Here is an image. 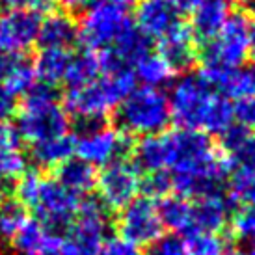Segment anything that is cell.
<instances>
[{
    "label": "cell",
    "mask_w": 255,
    "mask_h": 255,
    "mask_svg": "<svg viewBox=\"0 0 255 255\" xmlns=\"http://www.w3.org/2000/svg\"><path fill=\"white\" fill-rule=\"evenodd\" d=\"M231 13V0H205L192 13L190 28L196 36V41L203 45L213 41Z\"/></svg>",
    "instance_id": "17"
},
{
    "label": "cell",
    "mask_w": 255,
    "mask_h": 255,
    "mask_svg": "<svg viewBox=\"0 0 255 255\" xmlns=\"http://www.w3.org/2000/svg\"><path fill=\"white\" fill-rule=\"evenodd\" d=\"M41 24L39 9H9L0 13V50L19 56L37 43Z\"/></svg>",
    "instance_id": "12"
},
{
    "label": "cell",
    "mask_w": 255,
    "mask_h": 255,
    "mask_svg": "<svg viewBox=\"0 0 255 255\" xmlns=\"http://www.w3.org/2000/svg\"><path fill=\"white\" fill-rule=\"evenodd\" d=\"M136 88V77L132 67H121L103 73L95 82L67 88L64 93V110L78 123L84 121H105L114 108Z\"/></svg>",
    "instance_id": "3"
},
{
    "label": "cell",
    "mask_w": 255,
    "mask_h": 255,
    "mask_svg": "<svg viewBox=\"0 0 255 255\" xmlns=\"http://www.w3.org/2000/svg\"><path fill=\"white\" fill-rule=\"evenodd\" d=\"M15 58H17L15 54H7V52L0 50V82H2V78L6 77V73L9 71V67H11Z\"/></svg>",
    "instance_id": "41"
},
{
    "label": "cell",
    "mask_w": 255,
    "mask_h": 255,
    "mask_svg": "<svg viewBox=\"0 0 255 255\" xmlns=\"http://www.w3.org/2000/svg\"><path fill=\"white\" fill-rule=\"evenodd\" d=\"M156 213L162 227L171 233L190 235L192 229V201L179 194H168L156 203Z\"/></svg>",
    "instance_id": "19"
},
{
    "label": "cell",
    "mask_w": 255,
    "mask_h": 255,
    "mask_svg": "<svg viewBox=\"0 0 255 255\" xmlns=\"http://www.w3.org/2000/svg\"><path fill=\"white\" fill-rule=\"evenodd\" d=\"M26 171V158L21 149L0 147V183L15 184Z\"/></svg>",
    "instance_id": "31"
},
{
    "label": "cell",
    "mask_w": 255,
    "mask_h": 255,
    "mask_svg": "<svg viewBox=\"0 0 255 255\" xmlns=\"http://www.w3.org/2000/svg\"><path fill=\"white\" fill-rule=\"evenodd\" d=\"M229 226L239 241H255V207H241L231 214Z\"/></svg>",
    "instance_id": "32"
},
{
    "label": "cell",
    "mask_w": 255,
    "mask_h": 255,
    "mask_svg": "<svg viewBox=\"0 0 255 255\" xmlns=\"http://www.w3.org/2000/svg\"><path fill=\"white\" fill-rule=\"evenodd\" d=\"M140 184L142 175L138 166L127 158H118L97 173L95 188L99 192V201L108 211H121L138 198Z\"/></svg>",
    "instance_id": "10"
},
{
    "label": "cell",
    "mask_w": 255,
    "mask_h": 255,
    "mask_svg": "<svg viewBox=\"0 0 255 255\" xmlns=\"http://www.w3.org/2000/svg\"><path fill=\"white\" fill-rule=\"evenodd\" d=\"M233 118L237 125L248 128V130H255V95L235 101Z\"/></svg>",
    "instance_id": "34"
},
{
    "label": "cell",
    "mask_w": 255,
    "mask_h": 255,
    "mask_svg": "<svg viewBox=\"0 0 255 255\" xmlns=\"http://www.w3.org/2000/svg\"><path fill=\"white\" fill-rule=\"evenodd\" d=\"M75 155V142L69 134L49 138L43 142L32 143L30 156L39 168H58Z\"/></svg>",
    "instance_id": "22"
},
{
    "label": "cell",
    "mask_w": 255,
    "mask_h": 255,
    "mask_svg": "<svg viewBox=\"0 0 255 255\" xmlns=\"http://www.w3.org/2000/svg\"><path fill=\"white\" fill-rule=\"evenodd\" d=\"M171 0H138L134 6V26L147 39H162L181 19Z\"/></svg>",
    "instance_id": "13"
},
{
    "label": "cell",
    "mask_w": 255,
    "mask_h": 255,
    "mask_svg": "<svg viewBox=\"0 0 255 255\" xmlns=\"http://www.w3.org/2000/svg\"><path fill=\"white\" fill-rule=\"evenodd\" d=\"M77 24L78 41L84 45V49L101 52L110 49L134 21L128 15L127 7L110 4L107 0H92L82 9Z\"/></svg>",
    "instance_id": "7"
},
{
    "label": "cell",
    "mask_w": 255,
    "mask_h": 255,
    "mask_svg": "<svg viewBox=\"0 0 255 255\" xmlns=\"http://www.w3.org/2000/svg\"><path fill=\"white\" fill-rule=\"evenodd\" d=\"M101 75H103V65H101L99 52L84 49L77 54H71L64 82L69 88H80V86L95 82Z\"/></svg>",
    "instance_id": "24"
},
{
    "label": "cell",
    "mask_w": 255,
    "mask_h": 255,
    "mask_svg": "<svg viewBox=\"0 0 255 255\" xmlns=\"http://www.w3.org/2000/svg\"><path fill=\"white\" fill-rule=\"evenodd\" d=\"M54 179L69 192L77 194L78 198L84 196L88 192H92L97 183V171L93 166L80 158H69L64 164H60L54 168Z\"/></svg>",
    "instance_id": "20"
},
{
    "label": "cell",
    "mask_w": 255,
    "mask_h": 255,
    "mask_svg": "<svg viewBox=\"0 0 255 255\" xmlns=\"http://www.w3.org/2000/svg\"><path fill=\"white\" fill-rule=\"evenodd\" d=\"M41 2H43V6H49L50 2H54V0H41Z\"/></svg>",
    "instance_id": "48"
},
{
    "label": "cell",
    "mask_w": 255,
    "mask_h": 255,
    "mask_svg": "<svg viewBox=\"0 0 255 255\" xmlns=\"http://www.w3.org/2000/svg\"><path fill=\"white\" fill-rule=\"evenodd\" d=\"M110 211L99 198L80 199L78 213L71 227L62 239L64 255H95L101 244L107 241L110 229Z\"/></svg>",
    "instance_id": "9"
},
{
    "label": "cell",
    "mask_w": 255,
    "mask_h": 255,
    "mask_svg": "<svg viewBox=\"0 0 255 255\" xmlns=\"http://www.w3.org/2000/svg\"><path fill=\"white\" fill-rule=\"evenodd\" d=\"M2 84L6 86L15 97L26 95V93L37 84V77L34 71V64L22 56H17L13 64L6 73V77L2 78Z\"/></svg>",
    "instance_id": "28"
},
{
    "label": "cell",
    "mask_w": 255,
    "mask_h": 255,
    "mask_svg": "<svg viewBox=\"0 0 255 255\" xmlns=\"http://www.w3.org/2000/svg\"><path fill=\"white\" fill-rule=\"evenodd\" d=\"M28 220L26 209L15 198H7L0 201V241L11 242L17 231Z\"/></svg>",
    "instance_id": "29"
},
{
    "label": "cell",
    "mask_w": 255,
    "mask_h": 255,
    "mask_svg": "<svg viewBox=\"0 0 255 255\" xmlns=\"http://www.w3.org/2000/svg\"><path fill=\"white\" fill-rule=\"evenodd\" d=\"M241 4L244 6V9H246V11H250V13H255V0H241Z\"/></svg>",
    "instance_id": "46"
},
{
    "label": "cell",
    "mask_w": 255,
    "mask_h": 255,
    "mask_svg": "<svg viewBox=\"0 0 255 255\" xmlns=\"http://www.w3.org/2000/svg\"><path fill=\"white\" fill-rule=\"evenodd\" d=\"M116 227L123 241L132 246H151L162 237V224L156 213V203L149 198H136L120 211Z\"/></svg>",
    "instance_id": "11"
},
{
    "label": "cell",
    "mask_w": 255,
    "mask_h": 255,
    "mask_svg": "<svg viewBox=\"0 0 255 255\" xmlns=\"http://www.w3.org/2000/svg\"><path fill=\"white\" fill-rule=\"evenodd\" d=\"M171 120L184 130L222 136L235 123L233 105L213 88L199 71H186L168 93Z\"/></svg>",
    "instance_id": "1"
},
{
    "label": "cell",
    "mask_w": 255,
    "mask_h": 255,
    "mask_svg": "<svg viewBox=\"0 0 255 255\" xmlns=\"http://www.w3.org/2000/svg\"><path fill=\"white\" fill-rule=\"evenodd\" d=\"M60 2L67 11H77V9H84L92 0H60Z\"/></svg>",
    "instance_id": "43"
},
{
    "label": "cell",
    "mask_w": 255,
    "mask_h": 255,
    "mask_svg": "<svg viewBox=\"0 0 255 255\" xmlns=\"http://www.w3.org/2000/svg\"><path fill=\"white\" fill-rule=\"evenodd\" d=\"M179 13H194L205 0H171Z\"/></svg>",
    "instance_id": "40"
},
{
    "label": "cell",
    "mask_w": 255,
    "mask_h": 255,
    "mask_svg": "<svg viewBox=\"0 0 255 255\" xmlns=\"http://www.w3.org/2000/svg\"><path fill=\"white\" fill-rule=\"evenodd\" d=\"M233 203L226 194H211L192 201V233L220 235L229 226L233 214Z\"/></svg>",
    "instance_id": "14"
},
{
    "label": "cell",
    "mask_w": 255,
    "mask_h": 255,
    "mask_svg": "<svg viewBox=\"0 0 255 255\" xmlns=\"http://www.w3.org/2000/svg\"><path fill=\"white\" fill-rule=\"evenodd\" d=\"M227 242L214 233H192L186 235L184 255H224Z\"/></svg>",
    "instance_id": "30"
},
{
    "label": "cell",
    "mask_w": 255,
    "mask_h": 255,
    "mask_svg": "<svg viewBox=\"0 0 255 255\" xmlns=\"http://www.w3.org/2000/svg\"><path fill=\"white\" fill-rule=\"evenodd\" d=\"M21 143L22 140L15 125L7 123V121H0V147L21 149Z\"/></svg>",
    "instance_id": "38"
},
{
    "label": "cell",
    "mask_w": 255,
    "mask_h": 255,
    "mask_svg": "<svg viewBox=\"0 0 255 255\" xmlns=\"http://www.w3.org/2000/svg\"><path fill=\"white\" fill-rule=\"evenodd\" d=\"M227 198L241 207H255V171L239 168L227 177Z\"/></svg>",
    "instance_id": "27"
},
{
    "label": "cell",
    "mask_w": 255,
    "mask_h": 255,
    "mask_svg": "<svg viewBox=\"0 0 255 255\" xmlns=\"http://www.w3.org/2000/svg\"><path fill=\"white\" fill-rule=\"evenodd\" d=\"M248 45H250V56L254 58V62H255V19H254V21H250Z\"/></svg>",
    "instance_id": "44"
},
{
    "label": "cell",
    "mask_w": 255,
    "mask_h": 255,
    "mask_svg": "<svg viewBox=\"0 0 255 255\" xmlns=\"http://www.w3.org/2000/svg\"><path fill=\"white\" fill-rule=\"evenodd\" d=\"M58 235H52L34 218H28L24 226L11 239V248L17 255H36L47 248Z\"/></svg>",
    "instance_id": "25"
},
{
    "label": "cell",
    "mask_w": 255,
    "mask_h": 255,
    "mask_svg": "<svg viewBox=\"0 0 255 255\" xmlns=\"http://www.w3.org/2000/svg\"><path fill=\"white\" fill-rule=\"evenodd\" d=\"M107 2H110V4H116V6H121V7H127V9L134 4V0H107Z\"/></svg>",
    "instance_id": "45"
},
{
    "label": "cell",
    "mask_w": 255,
    "mask_h": 255,
    "mask_svg": "<svg viewBox=\"0 0 255 255\" xmlns=\"http://www.w3.org/2000/svg\"><path fill=\"white\" fill-rule=\"evenodd\" d=\"M190 24L179 21L158 43V52L162 54L175 73H186L198 62V45Z\"/></svg>",
    "instance_id": "15"
},
{
    "label": "cell",
    "mask_w": 255,
    "mask_h": 255,
    "mask_svg": "<svg viewBox=\"0 0 255 255\" xmlns=\"http://www.w3.org/2000/svg\"><path fill=\"white\" fill-rule=\"evenodd\" d=\"M7 9H39L43 6L41 0H0Z\"/></svg>",
    "instance_id": "39"
},
{
    "label": "cell",
    "mask_w": 255,
    "mask_h": 255,
    "mask_svg": "<svg viewBox=\"0 0 255 255\" xmlns=\"http://www.w3.org/2000/svg\"><path fill=\"white\" fill-rule=\"evenodd\" d=\"M229 160L233 162V166L237 164L239 168L255 171V134H250V138L244 142V145L233 156H229Z\"/></svg>",
    "instance_id": "36"
},
{
    "label": "cell",
    "mask_w": 255,
    "mask_h": 255,
    "mask_svg": "<svg viewBox=\"0 0 255 255\" xmlns=\"http://www.w3.org/2000/svg\"><path fill=\"white\" fill-rule=\"evenodd\" d=\"M60 242H62V237H56L47 248H43L41 252L36 255H64V252H62V244H60Z\"/></svg>",
    "instance_id": "42"
},
{
    "label": "cell",
    "mask_w": 255,
    "mask_h": 255,
    "mask_svg": "<svg viewBox=\"0 0 255 255\" xmlns=\"http://www.w3.org/2000/svg\"><path fill=\"white\" fill-rule=\"evenodd\" d=\"M95 255H140L138 248L130 242L123 241L121 237H108L107 241L101 244Z\"/></svg>",
    "instance_id": "35"
},
{
    "label": "cell",
    "mask_w": 255,
    "mask_h": 255,
    "mask_svg": "<svg viewBox=\"0 0 255 255\" xmlns=\"http://www.w3.org/2000/svg\"><path fill=\"white\" fill-rule=\"evenodd\" d=\"M170 101L160 88L138 86L128 93L116 110V123L127 136L160 134L170 125Z\"/></svg>",
    "instance_id": "6"
},
{
    "label": "cell",
    "mask_w": 255,
    "mask_h": 255,
    "mask_svg": "<svg viewBox=\"0 0 255 255\" xmlns=\"http://www.w3.org/2000/svg\"><path fill=\"white\" fill-rule=\"evenodd\" d=\"M17 112V97L0 82V121H7Z\"/></svg>",
    "instance_id": "37"
},
{
    "label": "cell",
    "mask_w": 255,
    "mask_h": 255,
    "mask_svg": "<svg viewBox=\"0 0 255 255\" xmlns=\"http://www.w3.org/2000/svg\"><path fill=\"white\" fill-rule=\"evenodd\" d=\"M132 71H134L136 80H140L142 86L160 88V90L170 84L175 77V71L168 64V60L160 52H151V50L132 65Z\"/></svg>",
    "instance_id": "23"
},
{
    "label": "cell",
    "mask_w": 255,
    "mask_h": 255,
    "mask_svg": "<svg viewBox=\"0 0 255 255\" xmlns=\"http://www.w3.org/2000/svg\"><path fill=\"white\" fill-rule=\"evenodd\" d=\"M134 164L140 171H168L170 168V132L143 136L132 147Z\"/></svg>",
    "instance_id": "18"
},
{
    "label": "cell",
    "mask_w": 255,
    "mask_h": 255,
    "mask_svg": "<svg viewBox=\"0 0 255 255\" xmlns=\"http://www.w3.org/2000/svg\"><path fill=\"white\" fill-rule=\"evenodd\" d=\"M15 114V128L21 140L28 143L64 136L69 130V116L62 107L56 90L50 86H34L24 95L21 107Z\"/></svg>",
    "instance_id": "4"
},
{
    "label": "cell",
    "mask_w": 255,
    "mask_h": 255,
    "mask_svg": "<svg viewBox=\"0 0 255 255\" xmlns=\"http://www.w3.org/2000/svg\"><path fill=\"white\" fill-rule=\"evenodd\" d=\"M224 255H244V254H242L241 250H227Z\"/></svg>",
    "instance_id": "47"
},
{
    "label": "cell",
    "mask_w": 255,
    "mask_h": 255,
    "mask_svg": "<svg viewBox=\"0 0 255 255\" xmlns=\"http://www.w3.org/2000/svg\"><path fill=\"white\" fill-rule=\"evenodd\" d=\"M250 255H255V250H254V252H252V254H250Z\"/></svg>",
    "instance_id": "49"
},
{
    "label": "cell",
    "mask_w": 255,
    "mask_h": 255,
    "mask_svg": "<svg viewBox=\"0 0 255 255\" xmlns=\"http://www.w3.org/2000/svg\"><path fill=\"white\" fill-rule=\"evenodd\" d=\"M171 177L168 171H153V173H147L145 177L142 179V184H140V192H143L145 196L143 198L149 199H162L164 196L171 194Z\"/></svg>",
    "instance_id": "33"
},
{
    "label": "cell",
    "mask_w": 255,
    "mask_h": 255,
    "mask_svg": "<svg viewBox=\"0 0 255 255\" xmlns=\"http://www.w3.org/2000/svg\"><path fill=\"white\" fill-rule=\"evenodd\" d=\"M250 17L246 11H233L226 21L224 28L211 43L205 45L201 54V77L216 88L218 80L227 71L239 69L248 62Z\"/></svg>",
    "instance_id": "5"
},
{
    "label": "cell",
    "mask_w": 255,
    "mask_h": 255,
    "mask_svg": "<svg viewBox=\"0 0 255 255\" xmlns=\"http://www.w3.org/2000/svg\"><path fill=\"white\" fill-rule=\"evenodd\" d=\"M224 97L227 99H244V97H254L255 95V62L254 64H244L239 69L227 71L216 84Z\"/></svg>",
    "instance_id": "26"
},
{
    "label": "cell",
    "mask_w": 255,
    "mask_h": 255,
    "mask_svg": "<svg viewBox=\"0 0 255 255\" xmlns=\"http://www.w3.org/2000/svg\"><path fill=\"white\" fill-rule=\"evenodd\" d=\"M71 60V52L65 49H41L36 56L34 71H36L37 82L54 88L60 82H64L67 65Z\"/></svg>",
    "instance_id": "21"
},
{
    "label": "cell",
    "mask_w": 255,
    "mask_h": 255,
    "mask_svg": "<svg viewBox=\"0 0 255 255\" xmlns=\"http://www.w3.org/2000/svg\"><path fill=\"white\" fill-rule=\"evenodd\" d=\"M15 199L24 209H30L39 224L52 235L67 231L77 218L80 198L58 183L43 177L34 170H26L15 181Z\"/></svg>",
    "instance_id": "2"
},
{
    "label": "cell",
    "mask_w": 255,
    "mask_h": 255,
    "mask_svg": "<svg viewBox=\"0 0 255 255\" xmlns=\"http://www.w3.org/2000/svg\"><path fill=\"white\" fill-rule=\"evenodd\" d=\"M78 41V24L67 11H50L41 17L37 43L41 49L69 50Z\"/></svg>",
    "instance_id": "16"
},
{
    "label": "cell",
    "mask_w": 255,
    "mask_h": 255,
    "mask_svg": "<svg viewBox=\"0 0 255 255\" xmlns=\"http://www.w3.org/2000/svg\"><path fill=\"white\" fill-rule=\"evenodd\" d=\"M75 142L77 158L90 166H107V164L125 158L132 151L130 136L123 134L120 128L108 127L105 121H84L78 123Z\"/></svg>",
    "instance_id": "8"
}]
</instances>
